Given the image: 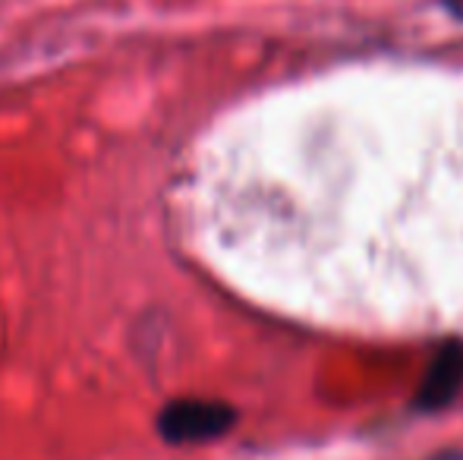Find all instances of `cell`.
<instances>
[{
    "label": "cell",
    "mask_w": 463,
    "mask_h": 460,
    "mask_svg": "<svg viewBox=\"0 0 463 460\" xmlns=\"http://www.w3.org/2000/svg\"><path fill=\"white\" fill-rule=\"evenodd\" d=\"M463 388V344L460 341H451V344L439 347L432 366L426 372V381H422L420 394H416V407L420 410H441L448 407L458 391Z\"/></svg>",
    "instance_id": "7a4b0ae2"
},
{
    "label": "cell",
    "mask_w": 463,
    "mask_h": 460,
    "mask_svg": "<svg viewBox=\"0 0 463 460\" xmlns=\"http://www.w3.org/2000/svg\"><path fill=\"white\" fill-rule=\"evenodd\" d=\"M441 4L448 6V13H451V16L463 19V0H441Z\"/></svg>",
    "instance_id": "3957f363"
},
{
    "label": "cell",
    "mask_w": 463,
    "mask_h": 460,
    "mask_svg": "<svg viewBox=\"0 0 463 460\" xmlns=\"http://www.w3.org/2000/svg\"><path fill=\"white\" fill-rule=\"evenodd\" d=\"M237 423V410L224 400L180 398L165 404L158 413V436L171 445H202L214 442Z\"/></svg>",
    "instance_id": "6da1fadb"
}]
</instances>
